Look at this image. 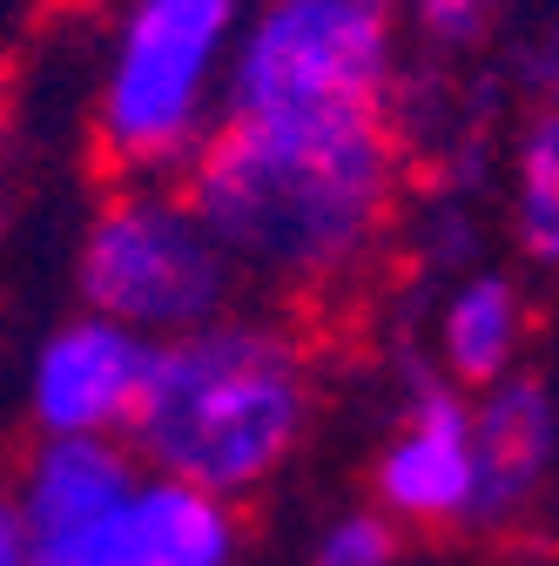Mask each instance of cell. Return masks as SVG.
Here are the masks:
<instances>
[{"label":"cell","mask_w":559,"mask_h":566,"mask_svg":"<svg viewBox=\"0 0 559 566\" xmlns=\"http://www.w3.org/2000/svg\"><path fill=\"white\" fill-rule=\"evenodd\" d=\"M182 189L243 283L324 297L384 256L404 202V149L391 115L256 108L209 128Z\"/></svg>","instance_id":"1"},{"label":"cell","mask_w":559,"mask_h":566,"mask_svg":"<svg viewBox=\"0 0 559 566\" xmlns=\"http://www.w3.org/2000/svg\"><path fill=\"white\" fill-rule=\"evenodd\" d=\"M317 350L291 317L223 311L149 350L128 452L223 506L276 485L317 432Z\"/></svg>","instance_id":"2"},{"label":"cell","mask_w":559,"mask_h":566,"mask_svg":"<svg viewBox=\"0 0 559 566\" xmlns=\"http://www.w3.org/2000/svg\"><path fill=\"white\" fill-rule=\"evenodd\" d=\"M28 566H236L243 520L209 492L162 479L122 439H34L0 492Z\"/></svg>","instance_id":"3"},{"label":"cell","mask_w":559,"mask_h":566,"mask_svg":"<svg viewBox=\"0 0 559 566\" xmlns=\"http://www.w3.org/2000/svg\"><path fill=\"white\" fill-rule=\"evenodd\" d=\"M243 14L250 0H115L95 75V149L122 182H182L223 122Z\"/></svg>","instance_id":"4"},{"label":"cell","mask_w":559,"mask_h":566,"mask_svg":"<svg viewBox=\"0 0 559 566\" xmlns=\"http://www.w3.org/2000/svg\"><path fill=\"white\" fill-rule=\"evenodd\" d=\"M82 311L169 344L209 317L236 311L243 276L230 270L223 243L209 237L182 182H115L75 250Z\"/></svg>","instance_id":"5"},{"label":"cell","mask_w":559,"mask_h":566,"mask_svg":"<svg viewBox=\"0 0 559 566\" xmlns=\"http://www.w3.org/2000/svg\"><path fill=\"white\" fill-rule=\"evenodd\" d=\"M398 75H404L398 0H250L223 75V115H256V108L391 115Z\"/></svg>","instance_id":"6"},{"label":"cell","mask_w":559,"mask_h":566,"mask_svg":"<svg viewBox=\"0 0 559 566\" xmlns=\"http://www.w3.org/2000/svg\"><path fill=\"white\" fill-rule=\"evenodd\" d=\"M378 513L404 533H452L478 526V452H472V391L418 371L371 465Z\"/></svg>","instance_id":"7"},{"label":"cell","mask_w":559,"mask_h":566,"mask_svg":"<svg viewBox=\"0 0 559 566\" xmlns=\"http://www.w3.org/2000/svg\"><path fill=\"white\" fill-rule=\"evenodd\" d=\"M149 337L95 311L61 317L28 358V418L34 439H128L149 385Z\"/></svg>","instance_id":"8"},{"label":"cell","mask_w":559,"mask_h":566,"mask_svg":"<svg viewBox=\"0 0 559 566\" xmlns=\"http://www.w3.org/2000/svg\"><path fill=\"white\" fill-rule=\"evenodd\" d=\"M472 452H478V526L532 506L559 465V391L526 365L472 391Z\"/></svg>","instance_id":"9"},{"label":"cell","mask_w":559,"mask_h":566,"mask_svg":"<svg viewBox=\"0 0 559 566\" xmlns=\"http://www.w3.org/2000/svg\"><path fill=\"white\" fill-rule=\"evenodd\" d=\"M532 337V311L526 291L506 270H465L445 283V297L432 311V371L458 391H485L519 371Z\"/></svg>","instance_id":"10"},{"label":"cell","mask_w":559,"mask_h":566,"mask_svg":"<svg viewBox=\"0 0 559 566\" xmlns=\"http://www.w3.org/2000/svg\"><path fill=\"white\" fill-rule=\"evenodd\" d=\"M513 243L526 250V263L559 270V115L532 108L519 142H513Z\"/></svg>","instance_id":"11"},{"label":"cell","mask_w":559,"mask_h":566,"mask_svg":"<svg viewBox=\"0 0 559 566\" xmlns=\"http://www.w3.org/2000/svg\"><path fill=\"white\" fill-rule=\"evenodd\" d=\"M398 553H404V533L378 506H358V513H337L317 533L310 566H398Z\"/></svg>","instance_id":"12"},{"label":"cell","mask_w":559,"mask_h":566,"mask_svg":"<svg viewBox=\"0 0 559 566\" xmlns=\"http://www.w3.org/2000/svg\"><path fill=\"white\" fill-rule=\"evenodd\" d=\"M398 21L425 48H472L493 28V0H398Z\"/></svg>","instance_id":"13"},{"label":"cell","mask_w":559,"mask_h":566,"mask_svg":"<svg viewBox=\"0 0 559 566\" xmlns=\"http://www.w3.org/2000/svg\"><path fill=\"white\" fill-rule=\"evenodd\" d=\"M532 88H539V108H552L559 115V28L539 41V54H532Z\"/></svg>","instance_id":"14"},{"label":"cell","mask_w":559,"mask_h":566,"mask_svg":"<svg viewBox=\"0 0 559 566\" xmlns=\"http://www.w3.org/2000/svg\"><path fill=\"white\" fill-rule=\"evenodd\" d=\"M0 566H28V539H21V526H14V513H8V500H0Z\"/></svg>","instance_id":"15"}]
</instances>
